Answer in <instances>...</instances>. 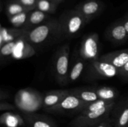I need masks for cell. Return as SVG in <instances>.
<instances>
[{"mask_svg": "<svg viewBox=\"0 0 128 127\" xmlns=\"http://www.w3.org/2000/svg\"><path fill=\"white\" fill-rule=\"evenodd\" d=\"M0 108H1V110H14V107L12 105L10 104L8 102H6L5 101H1V103H0Z\"/></svg>", "mask_w": 128, "mask_h": 127, "instance_id": "f1b7e54d", "label": "cell"}, {"mask_svg": "<svg viewBox=\"0 0 128 127\" xmlns=\"http://www.w3.org/2000/svg\"><path fill=\"white\" fill-rule=\"evenodd\" d=\"M14 1H17L18 2L20 3L31 11L36 9L37 0H14Z\"/></svg>", "mask_w": 128, "mask_h": 127, "instance_id": "484cf974", "label": "cell"}, {"mask_svg": "<svg viewBox=\"0 0 128 127\" xmlns=\"http://www.w3.org/2000/svg\"><path fill=\"white\" fill-rule=\"evenodd\" d=\"M15 45H16V41L6 43L0 47H1L0 54H1V59L4 57H8L10 56H12L14 49Z\"/></svg>", "mask_w": 128, "mask_h": 127, "instance_id": "d4e9b609", "label": "cell"}, {"mask_svg": "<svg viewBox=\"0 0 128 127\" xmlns=\"http://www.w3.org/2000/svg\"><path fill=\"white\" fill-rule=\"evenodd\" d=\"M6 14L8 17L14 16L18 14L24 12H30L31 10L26 8L20 3L15 1L14 0H11L6 6Z\"/></svg>", "mask_w": 128, "mask_h": 127, "instance_id": "ffe728a7", "label": "cell"}, {"mask_svg": "<svg viewBox=\"0 0 128 127\" xmlns=\"http://www.w3.org/2000/svg\"><path fill=\"white\" fill-rule=\"evenodd\" d=\"M116 103V102H114L106 107L93 112L81 113V115L76 118L75 122L78 125H85L103 121L112 112Z\"/></svg>", "mask_w": 128, "mask_h": 127, "instance_id": "8992f818", "label": "cell"}, {"mask_svg": "<svg viewBox=\"0 0 128 127\" xmlns=\"http://www.w3.org/2000/svg\"><path fill=\"white\" fill-rule=\"evenodd\" d=\"M1 117L4 118L5 125L8 127H17L20 125V118L16 115L6 113L2 115Z\"/></svg>", "mask_w": 128, "mask_h": 127, "instance_id": "cb8c5ba5", "label": "cell"}, {"mask_svg": "<svg viewBox=\"0 0 128 127\" xmlns=\"http://www.w3.org/2000/svg\"><path fill=\"white\" fill-rule=\"evenodd\" d=\"M114 101H108L102 99H98V100L95 101V102L90 103L82 110L81 112V113H87V112H93V111L98 110L101 108H103V107H106V106L109 105L111 104V103H114Z\"/></svg>", "mask_w": 128, "mask_h": 127, "instance_id": "603a6c76", "label": "cell"}, {"mask_svg": "<svg viewBox=\"0 0 128 127\" xmlns=\"http://www.w3.org/2000/svg\"><path fill=\"white\" fill-rule=\"evenodd\" d=\"M105 35L106 39L114 44H122L128 39V32L121 19L109 26Z\"/></svg>", "mask_w": 128, "mask_h": 127, "instance_id": "9c48e42d", "label": "cell"}, {"mask_svg": "<svg viewBox=\"0 0 128 127\" xmlns=\"http://www.w3.org/2000/svg\"><path fill=\"white\" fill-rule=\"evenodd\" d=\"M99 35L96 32L89 34L81 42L80 49V57L85 61H96L99 59Z\"/></svg>", "mask_w": 128, "mask_h": 127, "instance_id": "5b68a950", "label": "cell"}, {"mask_svg": "<svg viewBox=\"0 0 128 127\" xmlns=\"http://www.w3.org/2000/svg\"><path fill=\"white\" fill-rule=\"evenodd\" d=\"M104 8V4L101 0H84L75 7L86 19L87 22L100 14Z\"/></svg>", "mask_w": 128, "mask_h": 127, "instance_id": "52a82bcc", "label": "cell"}, {"mask_svg": "<svg viewBox=\"0 0 128 127\" xmlns=\"http://www.w3.org/2000/svg\"><path fill=\"white\" fill-rule=\"evenodd\" d=\"M99 59L111 64L119 70L128 62V49L109 52L102 55Z\"/></svg>", "mask_w": 128, "mask_h": 127, "instance_id": "7c38bea8", "label": "cell"}, {"mask_svg": "<svg viewBox=\"0 0 128 127\" xmlns=\"http://www.w3.org/2000/svg\"><path fill=\"white\" fill-rule=\"evenodd\" d=\"M50 1H53V2H56V3H58V4H60L61 2H62V1H64V0H50Z\"/></svg>", "mask_w": 128, "mask_h": 127, "instance_id": "4dcf8cb0", "label": "cell"}, {"mask_svg": "<svg viewBox=\"0 0 128 127\" xmlns=\"http://www.w3.org/2000/svg\"><path fill=\"white\" fill-rule=\"evenodd\" d=\"M118 75L123 79L128 80V62L123 67L119 70Z\"/></svg>", "mask_w": 128, "mask_h": 127, "instance_id": "83f0119b", "label": "cell"}, {"mask_svg": "<svg viewBox=\"0 0 128 127\" xmlns=\"http://www.w3.org/2000/svg\"><path fill=\"white\" fill-rule=\"evenodd\" d=\"M50 14L36 9L30 11L26 24L22 28L26 31L31 29L50 19Z\"/></svg>", "mask_w": 128, "mask_h": 127, "instance_id": "2e32d148", "label": "cell"}, {"mask_svg": "<svg viewBox=\"0 0 128 127\" xmlns=\"http://www.w3.org/2000/svg\"><path fill=\"white\" fill-rule=\"evenodd\" d=\"M70 46L64 44L58 49L55 56L54 70L56 80L59 84L65 85L68 83L70 72Z\"/></svg>", "mask_w": 128, "mask_h": 127, "instance_id": "3957f363", "label": "cell"}, {"mask_svg": "<svg viewBox=\"0 0 128 127\" xmlns=\"http://www.w3.org/2000/svg\"><path fill=\"white\" fill-rule=\"evenodd\" d=\"M88 103L83 102L76 97L73 93H70L62 99L59 104L52 108L48 109L50 112H72V111H82Z\"/></svg>", "mask_w": 128, "mask_h": 127, "instance_id": "ba28073f", "label": "cell"}, {"mask_svg": "<svg viewBox=\"0 0 128 127\" xmlns=\"http://www.w3.org/2000/svg\"><path fill=\"white\" fill-rule=\"evenodd\" d=\"M32 127H52V125L44 119L34 118L32 122Z\"/></svg>", "mask_w": 128, "mask_h": 127, "instance_id": "4316f807", "label": "cell"}, {"mask_svg": "<svg viewBox=\"0 0 128 127\" xmlns=\"http://www.w3.org/2000/svg\"><path fill=\"white\" fill-rule=\"evenodd\" d=\"M59 4L50 0H37L36 9L48 14H54L56 11Z\"/></svg>", "mask_w": 128, "mask_h": 127, "instance_id": "44dd1931", "label": "cell"}, {"mask_svg": "<svg viewBox=\"0 0 128 127\" xmlns=\"http://www.w3.org/2000/svg\"><path fill=\"white\" fill-rule=\"evenodd\" d=\"M92 88L97 94L99 99L116 102V100L120 95L118 90L116 88L112 87L101 86V87H92Z\"/></svg>", "mask_w": 128, "mask_h": 127, "instance_id": "ac0fdd59", "label": "cell"}, {"mask_svg": "<svg viewBox=\"0 0 128 127\" xmlns=\"http://www.w3.org/2000/svg\"><path fill=\"white\" fill-rule=\"evenodd\" d=\"M85 68V61L81 59H78L75 61L73 65L70 70L68 75V83H73L76 82L82 74Z\"/></svg>", "mask_w": 128, "mask_h": 127, "instance_id": "d6986e66", "label": "cell"}, {"mask_svg": "<svg viewBox=\"0 0 128 127\" xmlns=\"http://www.w3.org/2000/svg\"><path fill=\"white\" fill-rule=\"evenodd\" d=\"M26 32L24 28H8L1 26L0 29V47L8 42L16 41Z\"/></svg>", "mask_w": 128, "mask_h": 127, "instance_id": "9a60e30c", "label": "cell"}, {"mask_svg": "<svg viewBox=\"0 0 128 127\" xmlns=\"http://www.w3.org/2000/svg\"><path fill=\"white\" fill-rule=\"evenodd\" d=\"M35 52L33 46L26 41L23 34L16 41L14 49L11 56L14 59H24L34 55Z\"/></svg>", "mask_w": 128, "mask_h": 127, "instance_id": "8fae6325", "label": "cell"}, {"mask_svg": "<svg viewBox=\"0 0 128 127\" xmlns=\"http://www.w3.org/2000/svg\"><path fill=\"white\" fill-rule=\"evenodd\" d=\"M70 92L87 103H92L99 99L97 94L92 87L90 88H76L70 90Z\"/></svg>", "mask_w": 128, "mask_h": 127, "instance_id": "e0dca14e", "label": "cell"}, {"mask_svg": "<svg viewBox=\"0 0 128 127\" xmlns=\"http://www.w3.org/2000/svg\"><path fill=\"white\" fill-rule=\"evenodd\" d=\"M29 12H24L14 16L8 17L10 23L16 28H22L28 19Z\"/></svg>", "mask_w": 128, "mask_h": 127, "instance_id": "7402d4cb", "label": "cell"}, {"mask_svg": "<svg viewBox=\"0 0 128 127\" xmlns=\"http://www.w3.org/2000/svg\"><path fill=\"white\" fill-rule=\"evenodd\" d=\"M70 93V90H56L47 92L42 97V107L48 110L57 105Z\"/></svg>", "mask_w": 128, "mask_h": 127, "instance_id": "4fadbf2b", "label": "cell"}, {"mask_svg": "<svg viewBox=\"0 0 128 127\" xmlns=\"http://www.w3.org/2000/svg\"><path fill=\"white\" fill-rule=\"evenodd\" d=\"M42 97L40 93L31 89L20 90L15 98L16 104L20 109L28 112H32L42 106Z\"/></svg>", "mask_w": 128, "mask_h": 127, "instance_id": "277c9868", "label": "cell"}, {"mask_svg": "<svg viewBox=\"0 0 128 127\" xmlns=\"http://www.w3.org/2000/svg\"><path fill=\"white\" fill-rule=\"evenodd\" d=\"M121 20H122V22H123L124 26L125 29H126L128 34V14L125 15L122 18H121Z\"/></svg>", "mask_w": 128, "mask_h": 127, "instance_id": "f546056e", "label": "cell"}, {"mask_svg": "<svg viewBox=\"0 0 128 127\" xmlns=\"http://www.w3.org/2000/svg\"><path fill=\"white\" fill-rule=\"evenodd\" d=\"M116 116L118 127H126L128 125V97L116 103L114 107Z\"/></svg>", "mask_w": 128, "mask_h": 127, "instance_id": "5bb4252c", "label": "cell"}, {"mask_svg": "<svg viewBox=\"0 0 128 127\" xmlns=\"http://www.w3.org/2000/svg\"><path fill=\"white\" fill-rule=\"evenodd\" d=\"M59 21L62 36L69 38L74 37L78 34L84 26L88 24L86 19L75 9L62 13Z\"/></svg>", "mask_w": 128, "mask_h": 127, "instance_id": "7a4b0ae2", "label": "cell"}, {"mask_svg": "<svg viewBox=\"0 0 128 127\" xmlns=\"http://www.w3.org/2000/svg\"><path fill=\"white\" fill-rule=\"evenodd\" d=\"M92 70L99 77L111 78L118 75V69L108 62L100 59L90 62Z\"/></svg>", "mask_w": 128, "mask_h": 127, "instance_id": "30bf717a", "label": "cell"}, {"mask_svg": "<svg viewBox=\"0 0 128 127\" xmlns=\"http://www.w3.org/2000/svg\"><path fill=\"white\" fill-rule=\"evenodd\" d=\"M62 36L59 20L50 19L41 24L26 31L24 37L32 46H40L51 41L54 37Z\"/></svg>", "mask_w": 128, "mask_h": 127, "instance_id": "6da1fadb", "label": "cell"}]
</instances>
